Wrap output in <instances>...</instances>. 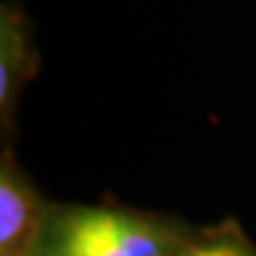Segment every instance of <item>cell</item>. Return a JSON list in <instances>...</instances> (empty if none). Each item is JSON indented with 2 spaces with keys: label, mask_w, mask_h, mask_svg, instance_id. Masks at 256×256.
<instances>
[{
  "label": "cell",
  "mask_w": 256,
  "mask_h": 256,
  "mask_svg": "<svg viewBox=\"0 0 256 256\" xmlns=\"http://www.w3.org/2000/svg\"><path fill=\"white\" fill-rule=\"evenodd\" d=\"M183 240L130 211L74 206L48 211L36 256H183Z\"/></svg>",
  "instance_id": "6da1fadb"
},
{
  "label": "cell",
  "mask_w": 256,
  "mask_h": 256,
  "mask_svg": "<svg viewBox=\"0 0 256 256\" xmlns=\"http://www.w3.org/2000/svg\"><path fill=\"white\" fill-rule=\"evenodd\" d=\"M48 218L34 188L5 162L0 168V256H36Z\"/></svg>",
  "instance_id": "7a4b0ae2"
},
{
  "label": "cell",
  "mask_w": 256,
  "mask_h": 256,
  "mask_svg": "<svg viewBox=\"0 0 256 256\" xmlns=\"http://www.w3.org/2000/svg\"><path fill=\"white\" fill-rule=\"evenodd\" d=\"M183 256H256L249 244L238 238H209L200 242H188Z\"/></svg>",
  "instance_id": "277c9868"
},
{
  "label": "cell",
  "mask_w": 256,
  "mask_h": 256,
  "mask_svg": "<svg viewBox=\"0 0 256 256\" xmlns=\"http://www.w3.org/2000/svg\"><path fill=\"white\" fill-rule=\"evenodd\" d=\"M24 57H26V46L17 26V19L2 12L0 19V107L2 112H8V104L17 92L19 78L24 74Z\"/></svg>",
  "instance_id": "3957f363"
}]
</instances>
